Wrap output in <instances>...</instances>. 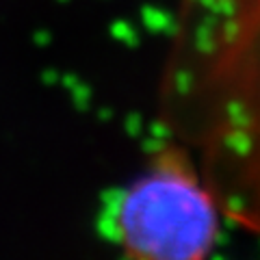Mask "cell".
<instances>
[{"label": "cell", "mask_w": 260, "mask_h": 260, "mask_svg": "<svg viewBox=\"0 0 260 260\" xmlns=\"http://www.w3.org/2000/svg\"><path fill=\"white\" fill-rule=\"evenodd\" d=\"M221 206L198 162L178 143L160 148L113 208V234L128 260H208Z\"/></svg>", "instance_id": "7a4b0ae2"}, {"label": "cell", "mask_w": 260, "mask_h": 260, "mask_svg": "<svg viewBox=\"0 0 260 260\" xmlns=\"http://www.w3.org/2000/svg\"><path fill=\"white\" fill-rule=\"evenodd\" d=\"M258 0H184L165 107L223 213L258 221Z\"/></svg>", "instance_id": "6da1fadb"}]
</instances>
